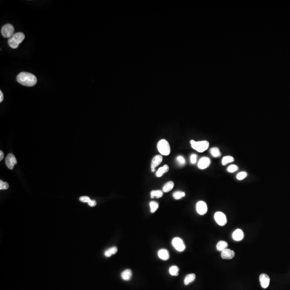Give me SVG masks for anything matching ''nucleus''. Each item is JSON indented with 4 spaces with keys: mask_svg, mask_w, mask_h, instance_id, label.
<instances>
[{
    "mask_svg": "<svg viewBox=\"0 0 290 290\" xmlns=\"http://www.w3.org/2000/svg\"><path fill=\"white\" fill-rule=\"evenodd\" d=\"M17 81L19 84L27 87H33L35 86L37 79V77L31 73L22 72L17 75Z\"/></svg>",
    "mask_w": 290,
    "mask_h": 290,
    "instance_id": "nucleus-1",
    "label": "nucleus"
},
{
    "mask_svg": "<svg viewBox=\"0 0 290 290\" xmlns=\"http://www.w3.org/2000/svg\"><path fill=\"white\" fill-rule=\"evenodd\" d=\"M25 39V35L22 32L15 33L8 40L9 45L13 49L18 48L19 44Z\"/></svg>",
    "mask_w": 290,
    "mask_h": 290,
    "instance_id": "nucleus-2",
    "label": "nucleus"
},
{
    "mask_svg": "<svg viewBox=\"0 0 290 290\" xmlns=\"http://www.w3.org/2000/svg\"><path fill=\"white\" fill-rule=\"evenodd\" d=\"M190 144L193 149L200 153L204 152L208 149L209 147V142L205 140L195 141L194 140H191L190 141Z\"/></svg>",
    "mask_w": 290,
    "mask_h": 290,
    "instance_id": "nucleus-3",
    "label": "nucleus"
},
{
    "mask_svg": "<svg viewBox=\"0 0 290 290\" xmlns=\"http://www.w3.org/2000/svg\"><path fill=\"white\" fill-rule=\"evenodd\" d=\"M157 149L162 155L167 156L170 153V147L169 142L165 139L160 140L157 145Z\"/></svg>",
    "mask_w": 290,
    "mask_h": 290,
    "instance_id": "nucleus-4",
    "label": "nucleus"
},
{
    "mask_svg": "<svg viewBox=\"0 0 290 290\" xmlns=\"http://www.w3.org/2000/svg\"><path fill=\"white\" fill-rule=\"evenodd\" d=\"M15 29L13 25L6 24L2 27L1 34L2 36L6 38H10L15 34Z\"/></svg>",
    "mask_w": 290,
    "mask_h": 290,
    "instance_id": "nucleus-5",
    "label": "nucleus"
},
{
    "mask_svg": "<svg viewBox=\"0 0 290 290\" xmlns=\"http://www.w3.org/2000/svg\"><path fill=\"white\" fill-rule=\"evenodd\" d=\"M172 244L174 247L178 251H183L186 249V246L183 240L180 238H175L172 241Z\"/></svg>",
    "mask_w": 290,
    "mask_h": 290,
    "instance_id": "nucleus-6",
    "label": "nucleus"
},
{
    "mask_svg": "<svg viewBox=\"0 0 290 290\" xmlns=\"http://www.w3.org/2000/svg\"><path fill=\"white\" fill-rule=\"evenodd\" d=\"M216 223L221 226L225 225L227 223V218L225 214L221 212H217L214 216Z\"/></svg>",
    "mask_w": 290,
    "mask_h": 290,
    "instance_id": "nucleus-7",
    "label": "nucleus"
},
{
    "mask_svg": "<svg viewBox=\"0 0 290 290\" xmlns=\"http://www.w3.org/2000/svg\"><path fill=\"white\" fill-rule=\"evenodd\" d=\"M17 163V160L14 155L13 154H9L6 158V167L9 169L12 170L14 168L15 165Z\"/></svg>",
    "mask_w": 290,
    "mask_h": 290,
    "instance_id": "nucleus-8",
    "label": "nucleus"
},
{
    "mask_svg": "<svg viewBox=\"0 0 290 290\" xmlns=\"http://www.w3.org/2000/svg\"><path fill=\"white\" fill-rule=\"evenodd\" d=\"M196 210L199 214L204 215L207 211L206 204L203 201H199L197 203Z\"/></svg>",
    "mask_w": 290,
    "mask_h": 290,
    "instance_id": "nucleus-9",
    "label": "nucleus"
},
{
    "mask_svg": "<svg viewBox=\"0 0 290 290\" xmlns=\"http://www.w3.org/2000/svg\"><path fill=\"white\" fill-rule=\"evenodd\" d=\"M270 279L268 276L265 273H262L259 276V282L262 288H267L269 286Z\"/></svg>",
    "mask_w": 290,
    "mask_h": 290,
    "instance_id": "nucleus-10",
    "label": "nucleus"
},
{
    "mask_svg": "<svg viewBox=\"0 0 290 290\" xmlns=\"http://www.w3.org/2000/svg\"><path fill=\"white\" fill-rule=\"evenodd\" d=\"M162 160H163V157H162V155H157L153 157L152 162H151L152 171L153 172L155 171V168L161 164V162H162Z\"/></svg>",
    "mask_w": 290,
    "mask_h": 290,
    "instance_id": "nucleus-11",
    "label": "nucleus"
},
{
    "mask_svg": "<svg viewBox=\"0 0 290 290\" xmlns=\"http://www.w3.org/2000/svg\"><path fill=\"white\" fill-rule=\"evenodd\" d=\"M211 163V160L209 157H203L199 160L198 163V167L200 169H205L209 167Z\"/></svg>",
    "mask_w": 290,
    "mask_h": 290,
    "instance_id": "nucleus-12",
    "label": "nucleus"
},
{
    "mask_svg": "<svg viewBox=\"0 0 290 290\" xmlns=\"http://www.w3.org/2000/svg\"><path fill=\"white\" fill-rule=\"evenodd\" d=\"M221 257L223 259H232L235 256V252L230 249H225L221 251Z\"/></svg>",
    "mask_w": 290,
    "mask_h": 290,
    "instance_id": "nucleus-13",
    "label": "nucleus"
},
{
    "mask_svg": "<svg viewBox=\"0 0 290 290\" xmlns=\"http://www.w3.org/2000/svg\"><path fill=\"white\" fill-rule=\"evenodd\" d=\"M232 237L235 241H239L243 239V238L244 237V233L242 230L240 229H237L233 232Z\"/></svg>",
    "mask_w": 290,
    "mask_h": 290,
    "instance_id": "nucleus-14",
    "label": "nucleus"
},
{
    "mask_svg": "<svg viewBox=\"0 0 290 290\" xmlns=\"http://www.w3.org/2000/svg\"><path fill=\"white\" fill-rule=\"evenodd\" d=\"M157 255H158L159 258L161 259H162L163 261H167L169 259V257H170L168 251L166 250V249H160L158 251Z\"/></svg>",
    "mask_w": 290,
    "mask_h": 290,
    "instance_id": "nucleus-15",
    "label": "nucleus"
},
{
    "mask_svg": "<svg viewBox=\"0 0 290 290\" xmlns=\"http://www.w3.org/2000/svg\"><path fill=\"white\" fill-rule=\"evenodd\" d=\"M132 276V272L130 269H126L122 272L121 277L123 280L126 281H128L131 280Z\"/></svg>",
    "mask_w": 290,
    "mask_h": 290,
    "instance_id": "nucleus-16",
    "label": "nucleus"
},
{
    "mask_svg": "<svg viewBox=\"0 0 290 290\" xmlns=\"http://www.w3.org/2000/svg\"><path fill=\"white\" fill-rule=\"evenodd\" d=\"M169 166L168 165H164L163 167H161L158 169V170L157 171V173H156V175H157V177L160 178V177L163 176L164 174L168 172L169 170Z\"/></svg>",
    "mask_w": 290,
    "mask_h": 290,
    "instance_id": "nucleus-17",
    "label": "nucleus"
},
{
    "mask_svg": "<svg viewBox=\"0 0 290 290\" xmlns=\"http://www.w3.org/2000/svg\"><path fill=\"white\" fill-rule=\"evenodd\" d=\"M196 278V275L194 273H191V274H189L188 275L186 276L185 279H184V284L186 285H188L189 284H190V283L191 282H194V280Z\"/></svg>",
    "mask_w": 290,
    "mask_h": 290,
    "instance_id": "nucleus-18",
    "label": "nucleus"
},
{
    "mask_svg": "<svg viewBox=\"0 0 290 290\" xmlns=\"http://www.w3.org/2000/svg\"><path fill=\"white\" fill-rule=\"evenodd\" d=\"M174 183L173 181H169L167 182V183L165 184V186H163V192H168L170 191L174 188Z\"/></svg>",
    "mask_w": 290,
    "mask_h": 290,
    "instance_id": "nucleus-19",
    "label": "nucleus"
},
{
    "mask_svg": "<svg viewBox=\"0 0 290 290\" xmlns=\"http://www.w3.org/2000/svg\"><path fill=\"white\" fill-rule=\"evenodd\" d=\"M228 247L227 242L225 241H220L217 244V249L218 251H222L225 249L227 248Z\"/></svg>",
    "mask_w": 290,
    "mask_h": 290,
    "instance_id": "nucleus-20",
    "label": "nucleus"
},
{
    "mask_svg": "<svg viewBox=\"0 0 290 290\" xmlns=\"http://www.w3.org/2000/svg\"><path fill=\"white\" fill-rule=\"evenodd\" d=\"M163 196V191L161 190H153L150 192V197L152 198H160Z\"/></svg>",
    "mask_w": 290,
    "mask_h": 290,
    "instance_id": "nucleus-21",
    "label": "nucleus"
},
{
    "mask_svg": "<svg viewBox=\"0 0 290 290\" xmlns=\"http://www.w3.org/2000/svg\"><path fill=\"white\" fill-rule=\"evenodd\" d=\"M118 251V249H117L116 247H111L110 248L108 249L107 251H105V256L107 257H109L111 256L112 255L115 254H116V253Z\"/></svg>",
    "mask_w": 290,
    "mask_h": 290,
    "instance_id": "nucleus-22",
    "label": "nucleus"
},
{
    "mask_svg": "<svg viewBox=\"0 0 290 290\" xmlns=\"http://www.w3.org/2000/svg\"><path fill=\"white\" fill-rule=\"evenodd\" d=\"M210 153L212 156L214 157H218L221 156V152L219 150V148L217 147H213V148H211Z\"/></svg>",
    "mask_w": 290,
    "mask_h": 290,
    "instance_id": "nucleus-23",
    "label": "nucleus"
},
{
    "mask_svg": "<svg viewBox=\"0 0 290 290\" xmlns=\"http://www.w3.org/2000/svg\"><path fill=\"white\" fill-rule=\"evenodd\" d=\"M173 196L174 198L175 199L179 200V199H181L186 196V194H185V192H183V191H176V192H174L173 194Z\"/></svg>",
    "mask_w": 290,
    "mask_h": 290,
    "instance_id": "nucleus-24",
    "label": "nucleus"
},
{
    "mask_svg": "<svg viewBox=\"0 0 290 290\" xmlns=\"http://www.w3.org/2000/svg\"><path fill=\"white\" fill-rule=\"evenodd\" d=\"M169 272V273H170L171 276H178V275L179 268H178L177 266H176V265H173V266H172V267L170 268Z\"/></svg>",
    "mask_w": 290,
    "mask_h": 290,
    "instance_id": "nucleus-25",
    "label": "nucleus"
},
{
    "mask_svg": "<svg viewBox=\"0 0 290 290\" xmlns=\"http://www.w3.org/2000/svg\"><path fill=\"white\" fill-rule=\"evenodd\" d=\"M234 159L233 157L231 156H226L222 159V165H227L228 163H231L234 161Z\"/></svg>",
    "mask_w": 290,
    "mask_h": 290,
    "instance_id": "nucleus-26",
    "label": "nucleus"
},
{
    "mask_svg": "<svg viewBox=\"0 0 290 290\" xmlns=\"http://www.w3.org/2000/svg\"><path fill=\"white\" fill-rule=\"evenodd\" d=\"M149 206L150 207V212L152 213H154L159 208V204L155 202H151L149 203Z\"/></svg>",
    "mask_w": 290,
    "mask_h": 290,
    "instance_id": "nucleus-27",
    "label": "nucleus"
},
{
    "mask_svg": "<svg viewBox=\"0 0 290 290\" xmlns=\"http://www.w3.org/2000/svg\"><path fill=\"white\" fill-rule=\"evenodd\" d=\"M247 176V173L244 171H242L238 174V175H236V178L238 180H242L246 178Z\"/></svg>",
    "mask_w": 290,
    "mask_h": 290,
    "instance_id": "nucleus-28",
    "label": "nucleus"
},
{
    "mask_svg": "<svg viewBox=\"0 0 290 290\" xmlns=\"http://www.w3.org/2000/svg\"><path fill=\"white\" fill-rule=\"evenodd\" d=\"M8 183L6 182L2 181V180L0 181V189L1 190H6L9 188Z\"/></svg>",
    "mask_w": 290,
    "mask_h": 290,
    "instance_id": "nucleus-29",
    "label": "nucleus"
},
{
    "mask_svg": "<svg viewBox=\"0 0 290 290\" xmlns=\"http://www.w3.org/2000/svg\"><path fill=\"white\" fill-rule=\"evenodd\" d=\"M238 167L236 165H232L228 167L227 171L230 173H234L238 170Z\"/></svg>",
    "mask_w": 290,
    "mask_h": 290,
    "instance_id": "nucleus-30",
    "label": "nucleus"
},
{
    "mask_svg": "<svg viewBox=\"0 0 290 290\" xmlns=\"http://www.w3.org/2000/svg\"><path fill=\"white\" fill-rule=\"evenodd\" d=\"M79 199L82 202H88V203L89 202L90 200H91L90 198H89V197L87 196L81 197Z\"/></svg>",
    "mask_w": 290,
    "mask_h": 290,
    "instance_id": "nucleus-31",
    "label": "nucleus"
},
{
    "mask_svg": "<svg viewBox=\"0 0 290 290\" xmlns=\"http://www.w3.org/2000/svg\"><path fill=\"white\" fill-rule=\"evenodd\" d=\"M177 160H178V162H179L180 165H184L186 163L185 159H184L183 157H182V156L178 157V158H177Z\"/></svg>",
    "mask_w": 290,
    "mask_h": 290,
    "instance_id": "nucleus-32",
    "label": "nucleus"
},
{
    "mask_svg": "<svg viewBox=\"0 0 290 290\" xmlns=\"http://www.w3.org/2000/svg\"><path fill=\"white\" fill-rule=\"evenodd\" d=\"M197 157V155L192 154L191 155V157H190V161H191V163L194 164V163H196Z\"/></svg>",
    "mask_w": 290,
    "mask_h": 290,
    "instance_id": "nucleus-33",
    "label": "nucleus"
},
{
    "mask_svg": "<svg viewBox=\"0 0 290 290\" xmlns=\"http://www.w3.org/2000/svg\"><path fill=\"white\" fill-rule=\"evenodd\" d=\"M88 205L91 207L95 206L96 205V202L95 200H90V202H88Z\"/></svg>",
    "mask_w": 290,
    "mask_h": 290,
    "instance_id": "nucleus-34",
    "label": "nucleus"
},
{
    "mask_svg": "<svg viewBox=\"0 0 290 290\" xmlns=\"http://www.w3.org/2000/svg\"><path fill=\"white\" fill-rule=\"evenodd\" d=\"M3 158H4V153L2 150H1L0 151V161H2Z\"/></svg>",
    "mask_w": 290,
    "mask_h": 290,
    "instance_id": "nucleus-35",
    "label": "nucleus"
},
{
    "mask_svg": "<svg viewBox=\"0 0 290 290\" xmlns=\"http://www.w3.org/2000/svg\"><path fill=\"white\" fill-rule=\"evenodd\" d=\"M3 100V94L2 93V91H0V102H2Z\"/></svg>",
    "mask_w": 290,
    "mask_h": 290,
    "instance_id": "nucleus-36",
    "label": "nucleus"
}]
</instances>
